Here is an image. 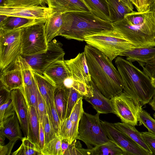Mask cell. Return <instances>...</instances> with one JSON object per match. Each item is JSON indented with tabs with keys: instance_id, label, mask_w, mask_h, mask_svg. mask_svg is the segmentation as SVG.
Returning <instances> with one entry per match:
<instances>
[{
	"instance_id": "obj_46",
	"label": "cell",
	"mask_w": 155,
	"mask_h": 155,
	"mask_svg": "<svg viewBox=\"0 0 155 155\" xmlns=\"http://www.w3.org/2000/svg\"><path fill=\"white\" fill-rule=\"evenodd\" d=\"M0 105L2 104L11 96V91L0 84Z\"/></svg>"
},
{
	"instance_id": "obj_54",
	"label": "cell",
	"mask_w": 155,
	"mask_h": 155,
	"mask_svg": "<svg viewBox=\"0 0 155 155\" xmlns=\"http://www.w3.org/2000/svg\"><path fill=\"white\" fill-rule=\"evenodd\" d=\"M6 137L2 134L0 133V145H3Z\"/></svg>"
},
{
	"instance_id": "obj_20",
	"label": "cell",
	"mask_w": 155,
	"mask_h": 155,
	"mask_svg": "<svg viewBox=\"0 0 155 155\" xmlns=\"http://www.w3.org/2000/svg\"><path fill=\"white\" fill-rule=\"evenodd\" d=\"M40 93L44 98L47 108L54 101V93L56 87L43 74L32 71Z\"/></svg>"
},
{
	"instance_id": "obj_17",
	"label": "cell",
	"mask_w": 155,
	"mask_h": 155,
	"mask_svg": "<svg viewBox=\"0 0 155 155\" xmlns=\"http://www.w3.org/2000/svg\"><path fill=\"white\" fill-rule=\"evenodd\" d=\"M43 74L56 87L64 86V80L71 76L64 59L58 60L52 63L45 69Z\"/></svg>"
},
{
	"instance_id": "obj_53",
	"label": "cell",
	"mask_w": 155,
	"mask_h": 155,
	"mask_svg": "<svg viewBox=\"0 0 155 155\" xmlns=\"http://www.w3.org/2000/svg\"><path fill=\"white\" fill-rule=\"evenodd\" d=\"M149 104L152 109L155 111V94L153 97V99L149 102Z\"/></svg>"
},
{
	"instance_id": "obj_5",
	"label": "cell",
	"mask_w": 155,
	"mask_h": 155,
	"mask_svg": "<svg viewBox=\"0 0 155 155\" xmlns=\"http://www.w3.org/2000/svg\"><path fill=\"white\" fill-rule=\"evenodd\" d=\"M84 41L112 61L122 53L135 47L115 29L85 36Z\"/></svg>"
},
{
	"instance_id": "obj_34",
	"label": "cell",
	"mask_w": 155,
	"mask_h": 155,
	"mask_svg": "<svg viewBox=\"0 0 155 155\" xmlns=\"http://www.w3.org/2000/svg\"><path fill=\"white\" fill-rule=\"evenodd\" d=\"M61 139L59 136L50 141L41 150L43 155H62L61 150Z\"/></svg>"
},
{
	"instance_id": "obj_11",
	"label": "cell",
	"mask_w": 155,
	"mask_h": 155,
	"mask_svg": "<svg viewBox=\"0 0 155 155\" xmlns=\"http://www.w3.org/2000/svg\"><path fill=\"white\" fill-rule=\"evenodd\" d=\"M101 123L109 140L120 147L126 155H152L119 130L114 123L101 120Z\"/></svg>"
},
{
	"instance_id": "obj_19",
	"label": "cell",
	"mask_w": 155,
	"mask_h": 155,
	"mask_svg": "<svg viewBox=\"0 0 155 155\" xmlns=\"http://www.w3.org/2000/svg\"><path fill=\"white\" fill-rule=\"evenodd\" d=\"M155 55V48L154 47H135L122 53L120 55L126 56V59L130 62L137 61L142 67Z\"/></svg>"
},
{
	"instance_id": "obj_13",
	"label": "cell",
	"mask_w": 155,
	"mask_h": 155,
	"mask_svg": "<svg viewBox=\"0 0 155 155\" xmlns=\"http://www.w3.org/2000/svg\"><path fill=\"white\" fill-rule=\"evenodd\" d=\"M0 83L8 90L23 87L24 81L18 57L1 71Z\"/></svg>"
},
{
	"instance_id": "obj_9",
	"label": "cell",
	"mask_w": 155,
	"mask_h": 155,
	"mask_svg": "<svg viewBox=\"0 0 155 155\" xmlns=\"http://www.w3.org/2000/svg\"><path fill=\"white\" fill-rule=\"evenodd\" d=\"M63 45L54 39L48 43L47 50L45 52L30 56H23L31 67L32 71L43 74L45 69L52 63L64 59L65 52Z\"/></svg>"
},
{
	"instance_id": "obj_2",
	"label": "cell",
	"mask_w": 155,
	"mask_h": 155,
	"mask_svg": "<svg viewBox=\"0 0 155 155\" xmlns=\"http://www.w3.org/2000/svg\"><path fill=\"white\" fill-rule=\"evenodd\" d=\"M91 80L107 98L111 99L121 93L124 85L117 70L105 54L89 45L84 48Z\"/></svg>"
},
{
	"instance_id": "obj_7",
	"label": "cell",
	"mask_w": 155,
	"mask_h": 155,
	"mask_svg": "<svg viewBox=\"0 0 155 155\" xmlns=\"http://www.w3.org/2000/svg\"><path fill=\"white\" fill-rule=\"evenodd\" d=\"M45 23H39L22 29V54L30 56L45 52L48 43L45 36Z\"/></svg>"
},
{
	"instance_id": "obj_52",
	"label": "cell",
	"mask_w": 155,
	"mask_h": 155,
	"mask_svg": "<svg viewBox=\"0 0 155 155\" xmlns=\"http://www.w3.org/2000/svg\"><path fill=\"white\" fill-rule=\"evenodd\" d=\"M125 5L127 6L132 10L134 9L133 5L130 0H121Z\"/></svg>"
},
{
	"instance_id": "obj_41",
	"label": "cell",
	"mask_w": 155,
	"mask_h": 155,
	"mask_svg": "<svg viewBox=\"0 0 155 155\" xmlns=\"http://www.w3.org/2000/svg\"><path fill=\"white\" fill-rule=\"evenodd\" d=\"M77 140H75L72 143L70 144L64 155H90V149L82 148L80 141Z\"/></svg>"
},
{
	"instance_id": "obj_15",
	"label": "cell",
	"mask_w": 155,
	"mask_h": 155,
	"mask_svg": "<svg viewBox=\"0 0 155 155\" xmlns=\"http://www.w3.org/2000/svg\"><path fill=\"white\" fill-rule=\"evenodd\" d=\"M65 62L74 80L89 84L91 78L84 51L78 53L74 58L65 60Z\"/></svg>"
},
{
	"instance_id": "obj_1",
	"label": "cell",
	"mask_w": 155,
	"mask_h": 155,
	"mask_svg": "<svg viewBox=\"0 0 155 155\" xmlns=\"http://www.w3.org/2000/svg\"><path fill=\"white\" fill-rule=\"evenodd\" d=\"M112 23L115 29L135 47H155V4L144 12L133 11Z\"/></svg>"
},
{
	"instance_id": "obj_33",
	"label": "cell",
	"mask_w": 155,
	"mask_h": 155,
	"mask_svg": "<svg viewBox=\"0 0 155 155\" xmlns=\"http://www.w3.org/2000/svg\"><path fill=\"white\" fill-rule=\"evenodd\" d=\"M46 0H5L2 6L7 7H21L45 6Z\"/></svg>"
},
{
	"instance_id": "obj_27",
	"label": "cell",
	"mask_w": 155,
	"mask_h": 155,
	"mask_svg": "<svg viewBox=\"0 0 155 155\" xmlns=\"http://www.w3.org/2000/svg\"><path fill=\"white\" fill-rule=\"evenodd\" d=\"M114 124L120 131L128 136L142 147L152 154L144 141L141 132L138 131L134 126L122 122L114 123Z\"/></svg>"
},
{
	"instance_id": "obj_21",
	"label": "cell",
	"mask_w": 155,
	"mask_h": 155,
	"mask_svg": "<svg viewBox=\"0 0 155 155\" xmlns=\"http://www.w3.org/2000/svg\"><path fill=\"white\" fill-rule=\"evenodd\" d=\"M63 13L53 12L45 24V30L48 43L55 37L60 35L63 24Z\"/></svg>"
},
{
	"instance_id": "obj_16",
	"label": "cell",
	"mask_w": 155,
	"mask_h": 155,
	"mask_svg": "<svg viewBox=\"0 0 155 155\" xmlns=\"http://www.w3.org/2000/svg\"><path fill=\"white\" fill-rule=\"evenodd\" d=\"M90 89L83 98L91 104L93 107L100 114H114L111 101L105 97L97 88L91 80L90 82Z\"/></svg>"
},
{
	"instance_id": "obj_25",
	"label": "cell",
	"mask_w": 155,
	"mask_h": 155,
	"mask_svg": "<svg viewBox=\"0 0 155 155\" xmlns=\"http://www.w3.org/2000/svg\"><path fill=\"white\" fill-rule=\"evenodd\" d=\"M28 135L27 137L38 147L39 119L36 110L34 106H28Z\"/></svg>"
},
{
	"instance_id": "obj_57",
	"label": "cell",
	"mask_w": 155,
	"mask_h": 155,
	"mask_svg": "<svg viewBox=\"0 0 155 155\" xmlns=\"http://www.w3.org/2000/svg\"><path fill=\"white\" fill-rule=\"evenodd\" d=\"M151 82L153 86L155 88V78L151 79Z\"/></svg>"
},
{
	"instance_id": "obj_48",
	"label": "cell",
	"mask_w": 155,
	"mask_h": 155,
	"mask_svg": "<svg viewBox=\"0 0 155 155\" xmlns=\"http://www.w3.org/2000/svg\"><path fill=\"white\" fill-rule=\"evenodd\" d=\"M74 83V80L72 76L67 77L64 81L63 86L67 89L72 88Z\"/></svg>"
},
{
	"instance_id": "obj_8",
	"label": "cell",
	"mask_w": 155,
	"mask_h": 155,
	"mask_svg": "<svg viewBox=\"0 0 155 155\" xmlns=\"http://www.w3.org/2000/svg\"><path fill=\"white\" fill-rule=\"evenodd\" d=\"M22 28L0 30V68L1 71L22 54Z\"/></svg>"
},
{
	"instance_id": "obj_22",
	"label": "cell",
	"mask_w": 155,
	"mask_h": 155,
	"mask_svg": "<svg viewBox=\"0 0 155 155\" xmlns=\"http://www.w3.org/2000/svg\"><path fill=\"white\" fill-rule=\"evenodd\" d=\"M47 20L8 16L4 22L0 24V30L5 31H11L25 28L34 24L45 23Z\"/></svg>"
},
{
	"instance_id": "obj_35",
	"label": "cell",
	"mask_w": 155,
	"mask_h": 155,
	"mask_svg": "<svg viewBox=\"0 0 155 155\" xmlns=\"http://www.w3.org/2000/svg\"><path fill=\"white\" fill-rule=\"evenodd\" d=\"M83 98V97H81L78 100L69 117L75 128L78 130L79 123L84 111Z\"/></svg>"
},
{
	"instance_id": "obj_12",
	"label": "cell",
	"mask_w": 155,
	"mask_h": 155,
	"mask_svg": "<svg viewBox=\"0 0 155 155\" xmlns=\"http://www.w3.org/2000/svg\"><path fill=\"white\" fill-rule=\"evenodd\" d=\"M53 12L51 8L45 6H0L1 15L40 20H47Z\"/></svg>"
},
{
	"instance_id": "obj_26",
	"label": "cell",
	"mask_w": 155,
	"mask_h": 155,
	"mask_svg": "<svg viewBox=\"0 0 155 155\" xmlns=\"http://www.w3.org/2000/svg\"><path fill=\"white\" fill-rule=\"evenodd\" d=\"M67 100V89L64 86L56 87L54 93V102L61 121L65 118Z\"/></svg>"
},
{
	"instance_id": "obj_50",
	"label": "cell",
	"mask_w": 155,
	"mask_h": 155,
	"mask_svg": "<svg viewBox=\"0 0 155 155\" xmlns=\"http://www.w3.org/2000/svg\"><path fill=\"white\" fill-rule=\"evenodd\" d=\"M140 5V12H144L148 9L146 0H139Z\"/></svg>"
},
{
	"instance_id": "obj_30",
	"label": "cell",
	"mask_w": 155,
	"mask_h": 155,
	"mask_svg": "<svg viewBox=\"0 0 155 155\" xmlns=\"http://www.w3.org/2000/svg\"><path fill=\"white\" fill-rule=\"evenodd\" d=\"M78 133V130L75 128L69 117L61 121L58 136L61 139H65L71 144L77 140Z\"/></svg>"
},
{
	"instance_id": "obj_40",
	"label": "cell",
	"mask_w": 155,
	"mask_h": 155,
	"mask_svg": "<svg viewBox=\"0 0 155 155\" xmlns=\"http://www.w3.org/2000/svg\"><path fill=\"white\" fill-rule=\"evenodd\" d=\"M41 124L45 133V146L50 141L55 138L57 135L48 114L45 117Z\"/></svg>"
},
{
	"instance_id": "obj_51",
	"label": "cell",
	"mask_w": 155,
	"mask_h": 155,
	"mask_svg": "<svg viewBox=\"0 0 155 155\" xmlns=\"http://www.w3.org/2000/svg\"><path fill=\"white\" fill-rule=\"evenodd\" d=\"M130 1L134 6L137 11L140 12V9L139 0H130Z\"/></svg>"
},
{
	"instance_id": "obj_55",
	"label": "cell",
	"mask_w": 155,
	"mask_h": 155,
	"mask_svg": "<svg viewBox=\"0 0 155 155\" xmlns=\"http://www.w3.org/2000/svg\"><path fill=\"white\" fill-rule=\"evenodd\" d=\"M8 16L7 15L0 14V24L4 22L7 19Z\"/></svg>"
},
{
	"instance_id": "obj_23",
	"label": "cell",
	"mask_w": 155,
	"mask_h": 155,
	"mask_svg": "<svg viewBox=\"0 0 155 155\" xmlns=\"http://www.w3.org/2000/svg\"><path fill=\"white\" fill-rule=\"evenodd\" d=\"M18 120L15 113L4 120L0 124V133L9 140L23 138Z\"/></svg>"
},
{
	"instance_id": "obj_43",
	"label": "cell",
	"mask_w": 155,
	"mask_h": 155,
	"mask_svg": "<svg viewBox=\"0 0 155 155\" xmlns=\"http://www.w3.org/2000/svg\"><path fill=\"white\" fill-rule=\"evenodd\" d=\"M141 133L152 155H155V134L149 131L141 132Z\"/></svg>"
},
{
	"instance_id": "obj_45",
	"label": "cell",
	"mask_w": 155,
	"mask_h": 155,
	"mask_svg": "<svg viewBox=\"0 0 155 155\" xmlns=\"http://www.w3.org/2000/svg\"><path fill=\"white\" fill-rule=\"evenodd\" d=\"M18 140V139H15L9 140V142L7 144L0 145V155H10L13 147Z\"/></svg>"
},
{
	"instance_id": "obj_58",
	"label": "cell",
	"mask_w": 155,
	"mask_h": 155,
	"mask_svg": "<svg viewBox=\"0 0 155 155\" xmlns=\"http://www.w3.org/2000/svg\"><path fill=\"white\" fill-rule=\"evenodd\" d=\"M153 115L155 119V113H154V114H153Z\"/></svg>"
},
{
	"instance_id": "obj_31",
	"label": "cell",
	"mask_w": 155,
	"mask_h": 155,
	"mask_svg": "<svg viewBox=\"0 0 155 155\" xmlns=\"http://www.w3.org/2000/svg\"><path fill=\"white\" fill-rule=\"evenodd\" d=\"M20 147L12 153V155H41V150L28 137L22 138Z\"/></svg>"
},
{
	"instance_id": "obj_3",
	"label": "cell",
	"mask_w": 155,
	"mask_h": 155,
	"mask_svg": "<svg viewBox=\"0 0 155 155\" xmlns=\"http://www.w3.org/2000/svg\"><path fill=\"white\" fill-rule=\"evenodd\" d=\"M115 63L122 78L123 91L142 105L149 103L155 94L151 79L132 62L118 57Z\"/></svg>"
},
{
	"instance_id": "obj_28",
	"label": "cell",
	"mask_w": 155,
	"mask_h": 155,
	"mask_svg": "<svg viewBox=\"0 0 155 155\" xmlns=\"http://www.w3.org/2000/svg\"><path fill=\"white\" fill-rule=\"evenodd\" d=\"M90 155H126L120 147L110 140L93 147L90 149Z\"/></svg>"
},
{
	"instance_id": "obj_6",
	"label": "cell",
	"mask_w": 155,
	"mask_h": 155,
	"mask_svg": "<svg viewBox=\"0 0 155 155\" xmlns=\"http://www.w3.org/2000/svg\"><path fill=\"white\" fill-rule=\"evenodd\" d=\"M101 114L92 115L84 111L80 121L77 140L84 143L87 149L104 144L110 141L100 120Z\"/></svg>"
},
{
	"instance_id": "obj_14",
	"label": "cell",
	"mask_w": 155,
	"mask_h": 155,
	"mask_svg": "<svg viewBox=\"0 0 155 155\" xmlns=\"http://www.w3.org/2000/svg\"><path fill=\"white\" fill-rule=\"evenodd\" d=\"M15 113L25 137L28 135V106L23 92V87L11 91Z\"/></svg>"
},
{
	"instance_id": "obj_56",
	"label": "cell",
	"mask_w": 155,
	"mask_h": 155,
	"mask_svg": "<svg viewBox=\"0 0 155 155\" xmlns=\"http://www.w3.org/2000/svg\"><path fill=\"white\" fill-rule=\"evenodd\" d=\"M147 6L149 8L150 6L155 4V0H146Z\"/></svg>"
},
{
	"instance_id": "obj_42",
	"label": "cell",
	"mask_w": 155,
	"mask_h": 155,
	"mask_svg": "<svg viewBox=\"0 0 155 155\" xmlns=\"http://www.w3.org/2000/svg\"><path fill=\"white\" fill-rule=\"evenodd\" d=\"M37 113L40 122L42 123L44 118L47 114V110L46 103L39 90L38 95Z\"/></svg>"
},
{
	"instance_id": "obj_49",
	"label": "cell",
	"mask_w": 155,
	"mask_h": 155,
	"mask_svg": "<svg viewBox=\"0 0 155 155\" xmlns=\"http://www.w3.org/2000/svg\"><path fill=\"white\" fill-rule=\"evenodd\" d=\"M70 144L68 141L65 139H61V150L62 155H64L65 151L68 148Z\"/></svg>"
},
{
	"instance_id": "obj_4",
	"label": "cell",
	"mask_w": 155,
	"mask_h": 155,
	"mask_svg": "<svg viewBox=\"0 0 155 155\" xmlns=\"http://www.w3.org/2000/svg\"><path fill=\"white\" fill-rule=\"evenodd\" d=\"M63 19L60 35L68 39L83 41L85 36L115 29L112 22L98 18L91 12L64 13Z\"/></svg>"
},
{
	"instance_id": "obj_38",
	"label": "cell",
	"mask_w": 155,
	"mask_h": 155,
	"mask_svg": "<svg viewBox=\"0 0 155 155\" xmlns=\"http://www.w3.org/2000/svg\"><path fill=\"white\" fill-rule=\"evenodd\" d=\"M67 89L68 92V100L65 118L69 117L78 100L80 98H83L82 95L73 88Z\"/></svg>"
},
{
	"instance_id": "obj_47",
	"label": "cell",
	"mask_w": 155,
	"mask_h": 155,
	"mask_svg": "<svg viewBox=\"0 0 155 155\" xmlns=\"http://www.w3.org/2000/svg\"><path fill=\"white\" fill-rule=\"evenodd\" d=\"M45 146V135L43 127L41 123L40 124V130L39 137L38 147L41 150Z\"/></svg>"
},
{
	"instance_id": "obj_44",
	"label": "cell",
	"mask_w": 155,
	"mask_h": 155,
	"mask_svg": "<svg viewBox=\"0 0 155 155\" xmlns=\"http://www.w3.org/2000/svg\"><path fill=\"white\" fill-rule=\"evenodd\" d=\"M143 71L151 79L155 78V55L148 60L145 66L142 67Z\"/></svg>"
},
{
	"instance_id": "obj_24",
	"label": "cell",
	"mask_w": 155,
	"mask_h": 155,
	"mask_svg": "<svg viewBox=\"0 0 155 155\" xmlns=\"http://www.w3.org/2000/svg\"><path fill=\"white\" fill-rule=\"evenodd\" d=\"M93 14L98 18L112 22L110 10L107 0H84Z\"/></svg>"
},
{
	"instance_id": "obj_39",
	"label": "cell",
	"mask_w": 155,
	"mask_h": 155,
	"mask_svg": "<svg viewBox=\"0 0 155 155\" xmlns=\"http://www.w3.org/2000/svg\"><path fill=\"white\" fill-rule=\"evenodd\" d=\"M50 107L47 110V114L57 136H58L61 120L56 110L54 101L50 103Z\"/></svg>"
},
{
	"instance_id": "obj_10",
	"label": "cell",
	"mask_w": 155,
	"mask_h": 155,
	"mask_svg": "<svg viewBox=\"0 0 155 155\" xmlns=\"http://www.w3.org/2000/svg\"><path fill=\"white\" fill-rule=\"evenodd\" d=\"M110 99L114 114L120 118L122 122L134 126L137 125L142 104L123 91Z\"/></svg>"
},
{
	"instance_id": "obj_37",
	"label": "cell",
	"mask_w": 155,
	"mask_h": 155,
	"mask_svg": "<svg viewBox=\"0 0 155 155\" xmlns=\"http://www.w3.org/2000/svg\"><path fill=\"white\" fill-rule=\"evenodd\" d=\"M138 120L147 128L148 131L155 134V120L142 108L139 113Z\"/></svg>"
},
{
	"instance_id": "obj_29",
	"label": "cell",
	"mask_w": 155,
	"mask_h": 155,
	"mask_svg": "<svg viewBox=\"0 0 155 155\" xmlns=\"http://www.w3.org/2000/svg\"><path fill=\"white\" fill-rule=\"evenodd\" d=\"M109 5L113 22L124 18L125 15L133 11L121 0H107Z\"/></svg>"
},
{
	"instance_id": "obj_36",
	"label": "cell",
	"mask_w": 155,
	"mask_h": 155,
	"mask_svg": "<svg viewBox=\"0 0 155 155\" xmlns=\"http://www.w3.org/2000/svg\"><path fill=\"white\" fill-rule=\"evenodd\" d=\"M15 113L11 96L0 106V124Z\"/></svg>"
},
{
	"instance_id": "obj_32",
	"label": "cell",
	"mask_w": 155,
	"mask_h": 155,
	"mask_svg": "<svg viewBox=\"0 0 155 155\" xmlns=\"http://www.w3.org/2000/svg\"><path fill=\"white\" fill-rule=\"evenodd\" d=\"M23 90L28 106H34L37 112L38 89L35 79L32 84L24 85Z\"/></svg>"
},
{
	"instance_id": "obj_18",
	"label": "cell",
	"mask_w": 155,
	"mask_h": 155,
	"mask_svg": "<svg viewBox=\"0 0 155 155\" xmlns=\"http://www.w3.org/2000/svg\"><path fill=\"white\" fill-rule=\"evenodd\" d=\"M48 7L53 12L63 13L75 12H91L84 0H46Z\"/></svg>"
}]
</instances>
